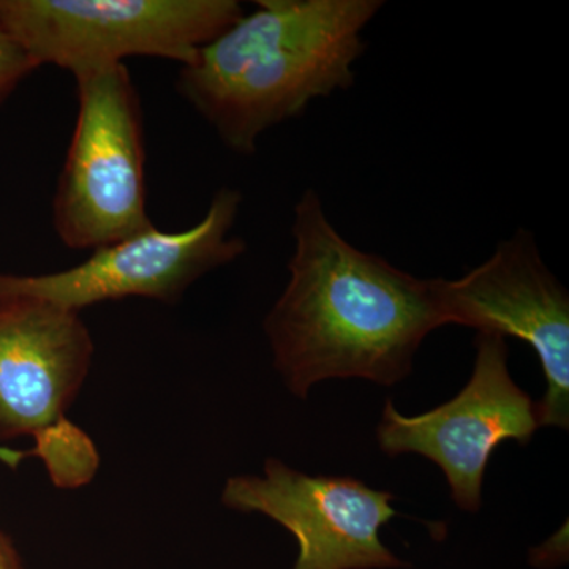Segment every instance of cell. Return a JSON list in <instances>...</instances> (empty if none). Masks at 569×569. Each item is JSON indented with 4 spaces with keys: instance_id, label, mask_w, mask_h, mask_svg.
Instances as JSON below:
<instances>
[{
    "instance_id": "1",
    "label": "cell",
    "mask_w": 569,
    "mask_h": 569,
    "mask_svg": "<svg viewBox=\"0 0 569 569\" xmlns=\"http://www.w3.org/2000/svg\"><path fill=\"white\" fill-rule=\"evenodd\" d=\"M290 280L264 320L277 372L306 399L331 378L395 387L427 336L447 326L438 279H418L350 244L306 190L295 206Z\"/></svg>"
},
{
    "instance_id": "2",
    "label": "cell",
    "mask_w": 569,
    "mask_h": 569,
    "mask_svg": "<svg viewBox=\"0 0 569 569\" xmlns=\"http://www.w3.org/2000/svg\"><path fill=\"white\" fill-rule=\"evenodd\" d=\"M181 66L176 88L239 156L310 102L346 91L381 0H260Z\"/></svg>"
},
{
    "instance_id": "3",
    "label": "cell",
    "mask_w": 569,
    "mask_h": 569,
    "mask_svg": "<svg viewBox=\"0 0 569 569\" xmlns=\"http://www.w3.org/2000/svg\"><path fill=\"white\" fill-rule=\"evenodd\" d=\"M93 351L80 313L31 296H0V440L33 437V456L58 488H80L99 468L91 438L66 417Z\"/></svg>"
},
{
    "instance_id": "4",
    "label": "cell",
    "mask_w": 569,
    "mask_h": 569,
    "mask_svg": "<svg viewBox=\"0 0 569 569\" xmlns=\"http://www.w3.org/2000/svg\"><path fill=\"white\" fill-rule=\"evenodd\" d=\"M52 198V227L71 250H96L151 230L140 96L126 63L86 71Z\"/></svg>"
},
{
    "instance_id": "5",
    "label": "cell",
    "mask_w": 569,
    "mask_h": 569,
    "mask_svg": "<svg viewBox=\"0 0 569 569\" xmlns=\"http://www.w3.org/2000/svg\"><path fill=\"white\" fill-rule=\"evenodd\" d=\"M242 14L238 0H0V24L32 61L73 77L129 58L186 66Z\"/></svg>"
},
{
    "instance_id": "6",
    "label": "cell",
    "mask_w": 569,
    "mask_h": 569,
    "mask_svg": "<svg viewBox=\"0 0 569 569\" xmlns=\"http://www.w3.org/2000/svg\"><path fill=\"white\" fill-rule=\"evenodd\" d=\"M241 203L238 190L223 187L213 194L203 219L187 230L170 233L152 227L50 274L0 272V296H31L78 313L127 298L173 305L198 279L246 252V242L231 234Z\"/></svg>"
},
{
    "instance_id": "7",
    "label": "cell",
    "mask_w": 569,
    "mask_h": 569,
    "mask_svg": "<svg viewBox=\"0 0 569 569\" xmlns=\"http://www.w3.org/2000/svg\"><path fill=\"white\" fill-rule=\"evenodd\" d=\"M477 359L466 388L443 406L403 417L387 400L377 427L381 451L391 458L419 455L443 470L452 500L478 512L482 481L496 449L505 441L529 445L539 429L538 402L515 383L503 337L478 335Z\"/></svg>"
},
{
    "instance_id": "8",
    "label": "cell",
    "mask_w": 569,
    "mask_h": 569,
    "mask_svg": "<svg viewBox=\"0 0 569 569\" xmlns=\"http://www.w3.org/2000/svg\"><path fill=\"white\" fill-rule=\"evenodd\" d=\"M447 325L478 335L516 337L537 351L546 395L539 426H569V296L542 261L533 234L516 231L462 279H438Z\"/></svg>"
},
{
    "instance_id": "9",
    "label": "cell",
    "mask_w": 569,
    "mask_h": 569,
    "mask_svg": "<svg viewBox=\"0 0 569 569\" xmlns=\"http://www.w3.org/2000/svg\"><path fill=\"white\" fill-rule=\"evenodd\" d=\"M392 498L359 479L310 477L279 459L266 460L263 477H231L222 492L224 507L260 512L293 535V569L410 568L380 539L381 527L397 516Z\"/></svg>"
},
{
    "instance_id": "10",
    "label": "cell",
    "mask_w": 569,
    "mask_h": 569,
    "mask_svg": "<svg viewBox=\"0 0 569 569\" xmlns=\"http://www.w3.org/2000/svg\"><path fill=\"white\" fill-rule=\"evenodd\" d=\"M39 69L13 37L0 24V103L17 91L29 74Z\"/></svg>"
},
{
    "instance_id": "11",
    "label": "cell",
    "mask_w": 569,
    "mask_h": 569,
    "mask_svg": "<svg viewBox=\"0 0 569 569\" xmlns=\"http://www.w3.org/2000/svg\"><path fill=\"white\" fill-rule=\"evenodd\" d=\"M568 561V530L567 527L557 531L545 545L531 549V567L538 569H556L563 567Z\"/></svg>"
},
{
    "instance_id": "12",
    "label": "cell",
    "mask_w": 569,
    "mask_h": 569,
    "mask_svg": "<svg viewBox=\"0 0 569 569\" xmlns=\"http://www.w3.org/2000/svg\"><path fill=\"white\" fill-rule=\"evenodd\" d=\"M0 569H21L17 552L3 533H0Z\"/></svg>"
},
{
    "instance_id": "13",
    "label": "cell",
    "mask_w": 569,
    "mask_h": 569,
    "mask_svg": "<svg viewBox=\"0 0 569 569\" xmlns=\"http://www.w3.org/2000/svg\"><path fill=\"white\" fill-rule=\"evenodd\" d=\"M29 456H33L32 451H20V449H11L6 447H0V462L6 463L11 468H17L20 466L21 460L24 458H29Z\"/></svg>"
}]
</instances>
